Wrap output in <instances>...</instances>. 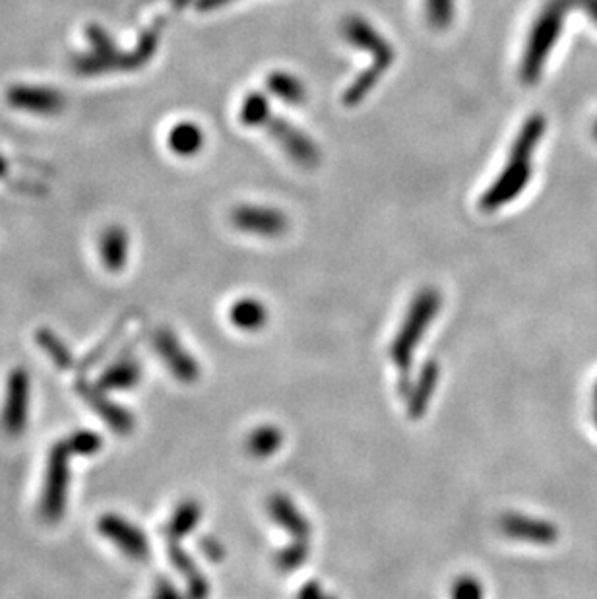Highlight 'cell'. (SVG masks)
Instances as JSON below:
<instances>
[{"label":"cell","instance_id":"obj_30","mask_svg":"<svg viewBox=\"0 0 597 599\" xmlns=\"http://www.w3.org/2000/svg\"><path fill=\"white\" fill-rule=\"evenodd\" d=\"M152 599H185V596L177 590V586L167 580V578H159L154 588V598Z\"/></svg>","mask_w":597,"mask_h":599},{"label":"cell","instance_id":"obj_8","mask_svg":"<svg viewBox=\"0 0 597 599\" xmlns=\"http://www.w3.org/2000/svg\"><path fill=\"white\" fill-rule=\"evenodd\" d=\"M97 530L101 536L109 539L113 545H117L121 549V553L128 559H132V561H148L150 559L152 549H150L148 536L123 516H117V514L101 516L97 522Z\"/></svg>","mask_w":597,"mask_h":599},{"label":"cell","instance_id":"obj_15","mask_svg":"<svg viewBox=\"0 0 597 599\" xmlns=\"http://www.w3.org/2000/svg\"><path fill=\"white\" fill-rule=\"evenodd\" d=\"M142 380V365L134 355H123L111 367L103 371L97 379V386L105 392L109 390H130L136 388Z\"/></svg>","mask_w":597,"mask_h":599},{"label":"cell","instance_id":"obj_2","mask_svg":"<svg viewBox=\"0 0 597 599\" xmlns=\"http://www.w3.org/2000/svg\"><path fill=\"white\" fill-rule=\"evenodd\" d=\"M101 444L103 439L94 431H76L51 448L39 503V512L47 522L55 524L63 518L70 485V460L74 456H92L101 450Z\"/></svg>","mask_w":597,"mask_h":599},{"label":"cell","instance_id":"obj_5","mask_svg":"<svg viewBox=\"0 0 597 599\" xmlns=\"http://www.w3.org/2000/svg\"><path fill=\"white\" fill-rule=\"evenodd\" d=\"M241 123L247 127L264 128L297 165L309 169L318 165L320 150L315 142L303 130L289 125L285 119L274 115L264 95L254 92L245 97L241 107Z\"/></svg>","mask_w":597,"mask_h":599},{"label":"cell","instance_id":"obj_18","mask_svg":"<svg viewBox=\"0 0 597 599\" xmlns=\"http://www.w3.org/2000/svg\"><path fill=\"white\" fill-rule=\"evenodd\" d=\"M229 318L235 328L245 330V332H256L266 326L268 309L258 299L247 297V299L233 303V307L229 311Z\"/></svg>","mask_w":597,"mask_h":599},{"label":"cell","instance_id":"obj_26","mask_svg":"<svg viewBox=\"0 0 597 599\" xmlns=\"http://www.w3.org/2000/svg\"><path fill=\"white\" fill-rule=\"evenodd\" d=\"M454 20V0H427V22L435 30H446Z\"/></svg>","mask_w":597,"mask_h":599},{"label":"cell","instance_id":"obj_10","mask_svg":"<svg viewBox=\"0 0 597 599\" xmlns=\"http://www.w3.org/2000/svg\"><path fill=\"white\" fill-rule=\"evenodd\" d=\"M154 347L175 379L190 384L200 377L198 361L183 347L171 330L159 328L154 334Z\"/></svg>","mask_w":597,"mask_h":599},{"label":"cell","instance_id":"obj_27","mask_svg":"<svg viewBox=\"0 0 597 599\" xmlns=\"http://www.w3.org/2000/svg\"><path fill=\"white\" fill-rule=\"evenodd\" d=\"M483 584L475 576H460L450 588V599H483Z\"/></svg>","mask_w":597,"mask_h":599},{"label":"cell","instance_id":"obj_12","mask_svg":"<svg viewBox=\"0 0 597 599\" xmlns=\"http://www.w3.org/2000/svg\"><path fill=\"white\" fill-rule=\"evenodd\" d=\"M268 514L293 539H303V541L311 539L313 528H311L309 518L297 508V505L289 497L280 495V493L272 495L268 501Z\"/></svg>","mask_w":597,"mask_h":599},{"label":"cell","instance_id":"obj_16","mask_svg":"<svg viewBox=\"0 0 597 599\" xmlns=\"http://www.w3.org/2000/svg\"><path fill=\"white\" fill-rule=\"evenodd\" d=\"M499 528L504 536L512 537L516 541L520 539V541H532V543H547V541H553V537H555L551 526L532 520L528 516H522V514H506L501 518Z\"/></svg>","mask_w":597,"mask_h":599},{"label":"cell","instance_id":"obj_31","mask_svg":"<svg viewBox=\"0 0 597 599\" xmlns=\"http://www.w3.org/2000/svg\"><path fill=\"white\" fill-rule=\"evenodd\" d=\"M297 599H336V596L326 594L320 582H307V584L299 590Z\"/></svg>","mask_w":597,"mask_h":599},{"label":"cell","instance_id":"obj_25","mask_svg":"<svg viewBox=\"0 0 597 599\" xmlns=\"http://www.w3.org/2000/svg\"><path fill=\"white\" fill-rule=\"evenodd\" d=\"M311 545L303 539H293L285 549L276 555V567L282 572H295L297 568L303 567L309 561Z\"/></svg>","mask_w":597,"mask_h":599},{"label":"cell","instance_id":"obj_19","mask_svg":"<svg viewBox=\"0 0 597 599\" xmlns=\"http://www.w3.org/2000/svg\"><path fill=\"white\" fill-rule=\"evenodd\" d=\"M167 144L173 150V154L190 158L196 156L204 146V132L194 123H179L169 130Z\"/></svg>","mask_w":597,"mask_h":599},{"label":"cell","instance_id":"obj_21","mask_svg":"<svg viewBox=\"0 0 597 599\" xmlns=\"http://www.w3.org/2000/svg\"><path fill=\"white\" fill-rule=\"evenodd\" d=\"M202 518V508L196 501H185L175 508V512L171 514L163 534L165 539H177L181 541L183 537L189 536L190 532L198 526Z\"/></svg>","mask_w":597,"mask_h":599},{"label":"cell","instance_id":"obj_20","mask_svg":"<svg viewBox=\"0 0 597 599\" xmlns=\"http://www.w3.org/2000/svg\"><path fill=\"white\" fill-rule=\"evenodd\" d=\"M10 101L16 107L30 109L37 113H53L61 107V97L57 92L45 90V88H18L10 94Z\"/></svg>","mask_w":597,"mask_h":599},{"label":"cell","instance_id":"obj_11","mask_svg":"<svg viewBox=\"0 0 597 599\" xmlns=\"http://www.w3.org/2000/svg\"><path fill=\"white\" fill-rule=\"evenodd\" d=\"M78 396L119 435H130L134 429V417L123 406L111 402L97 384H90L86 379L76 380Z\"/></svg>","mask_w":597,"mask_h":599},{"label":"cell","instance_id":"obj_24","mask_svg":"<svg viewBox=\"0 0 597 599\" xmlns=\"http://www.w3.org/2000/svg\"><path fill=\"white\" fill-rule=\"evenodd\" d=\"M35 342L41 346V349L47 353V357L61 369V371H70L74 367V357L70 349L66 347L63 340L51 332V330H39L35 334Z\"/></svg>","mask_w":597,"mask_h":599},{"label":"cell","instance_id":"obj_28","mask_svg":"<svg viewBox=\"0 0 597 599\" xmlns=\"http://www.w3.org/2000/svg\"><path fill=\"white\" fill-rule=\"evenodd\" d=\"M126 322H119L117 324V328L107 336V340H103V344H99V346L95 347L94 351L88 355V359L84 361V367L86 369H90L92 365H95L107 351H109V347L113 346L117 340H119V336L123 334V330H125Z\"/></svg>","mask_w":597,"mask_h":599},{"label":"cell","instance_id":"obj_23","mask_svg":"<svg viewBox=\"0 0 597 599\" xmlns=\"http://www.w3.org/2000/svg\"><path fill=\"white\" fill-rule=\"evenodd\" d=\"M283 444V433L276 425H260L247 437V452L254 458L274 456Z\"/></svg>","mask_w":597,"mask_h":599},{"label":"cell","instance_id":"obj_14","mask_svg":"<svg viewBox=\"0 0 597 599\" xmlns=\"http://www.w3.org/2000/svg\"><path fill=\"white\" fill-rule=\"evenodd\" d=\"M440 369L435 361H427L425 367L421 369L419 377L415 382H411L408 396V413L411 419L423 417V413L429 408V402L437 390L439 382Z\"/></svg>","mask_w":597,"mask_h":599},{"label":"cell","instance_id":"obj_32","mask_svg":"<svg viewBox=\"0 0 597 599\" xmlns=\"http://www.w3.org/2000/svg\"><path fill=\"white\" fill-rule=\"evenodd\" d=\"M231 0H198V8L200 10H214V8H220L229 4Z\"/></svg>","mask_w":597,"mask_h":599},{"label":"cell","instance_id":"obj_9","mask_svg":"<svg viewBox=\"0 0 597 599\" xmlns=\"http://www.w3.org/2000/svg\"><path fill=\"white\" fill-rule=\"evenodd\" d=\"M231 221L243 233L256 235V237H270V239L283 235L289 225L287 216L278 208L254 206V204L235 208L231 212Z\"/></svg>","mask_w":597,"mask_h":599},{"label":"cell","instance_id":"obj_1","mask_svg":"<svg viewBox=\"0 0 597 599\" xmlns=\"http://www.w3.org/2000/svg\"><path fill=\"white\" fill-rule=\"evenodd\" d=\"M545 127L547 125L543 115H532L524 123V127L520 128L501 175L495 179V183L489 189L483 192L479 200V208L483 212H495L503 208L514 198H518L528 187L534 173L532 159H534L535 148L545 132Z\"/></svg>","mask_w":597,"mask_h":599},{"label":"cell","instance_id":"obj_33","mask_svg":"<svg viewBox=\"0 0 597 599\" xmlns=\"http://www.w3.org/2000/svg\"><path fill=\"white\" fill-rule=\"evenodd\" d=\"M594 134H596V136H597V125H596V128H594Z\"/></svg>","mask_w":597,"mask_h":599},{"label":"cell","instance_id":"obj_17","mask_svg":"<svg viewBox=\"0 0 597 599\" xmlns=\"http://www.w3.org/2000/svg\"><path fill=\"white\" fill-rule=\"evenodd\" d=\"M101 258L111 272L123 270L128 256V237L123 227H109L101 237Z\"/></svg>","mask_w":597,"mask_h":599},{"label":"cell","instance_id":"obj_4","mask_svg":"<svg viewBox=\"0 0 597 599\" xmlns=\"http://www.w3.org/2000/svg\"><path fill=\"white\" fill-rule=\"evenodd\" d=\"M342 33L353 47L363 49V51L371 53V57H373L371 66L349 84V88L344 94V103L347 107H355L357 103H361L367 95L373 92V88L380 82L384 72L394 64L396 49L384 39L382 33L377 32L361 16H349L342 26Z\"/></svg>","mask_w":597,"mask_h":599},{"label":"cell","instance_id":"obj_6","mask_svg":"<svg viewBox=\"0 0 597 599\" xmlns=\"http://www.w3.org/2000/svg\"><path fill=\"white\" fill-rule=\"evenodd\" d=\"M440 297L439 291L435 287H425L421 289L411 307H409L406 320L402 324V328L398 330L392 347H390V357L394 361V365L400 371V392L404 396H408L409 388H411V379H409V371H411V363H413V355L415 349L419 346L423 334L429 330L431 322L435 320V316L439 315Z\"/></svg>","mask_w":597,"mask_h":599},{"label":"cell","instance_id":"obj_22","mask_svg":"<svg viewBox=\"0 0 597 599\" xmlns=\"http://www.w3.org/2000/svg\"><path fill=\"white\" fill-rule=\"evenodd\" d=\"M266 84H268V90L272 94L280 97L282 101L289 103V105H301L307 99L305 84L297 76H293L289 72H282V70L272 72L268 76Z\"/></svg>","mask_w":597,"mask_h":599},{"label":"cell","instance_id":"obj_7","mask_svg":"<svg viewBox=\"0 0 597 599\" xmlns=\"http://www.w3.org/2000/svg\"><path fill=\"white\" fill-rule=\"evenodd\" d=\"M30 384V375L22 367L14 369L8 377L0 413V427L8 437H20L26 431L30 415Z\"/></svg>","mask_w":597,"mask_h":599},{"label":"cell","instance_id":"obj_29","mask_svg":"<svg viewBox=\"0 0 597 599\" xmlns=\"http://www.w3.org/2000/svg\"><path fill=\"white\" fill-rule=\"evenodd\" d=\"M198 547H200V551L210 559V561H214V563H218L223 559V545H221L218 539H214V537H202L200 539V543H198Z\"/></svg>","mask_w":597,"mask_h":599},{"label":"cell","instance_id":"obj_3","mask_svg":"<svg viewBox=\"0 0 597 599\" xmlns=\"http://www.w3.org/2000/svg\"><path fill=\"white\" fill-rule=\"evenodd\" d=\"M572 6H582L597 22V0H549L537 16L528 37V45L520 66V78L524 84H535L539 80L547 57L561 35L566 12Z\"/></svg>","mask_w":597,"mask_h":599},{"label":"cell","instance_id":"obj_13","mask_svg":"<svg viewBox=\"0 0 597 599\" xmlns=\"http://www.w3.org/2000/svg\"><path fill=\"white\" fill-rule=\"evenodd\" d=\"M167 541V555L173 567L177 568L183 578L187 580V590H189V599H208L210 596V584L196 567V563L190 559L189 555L181 549L177 539H165Z\"/></svg>","mask_w":597,"mask_h":599}]
</instances>
